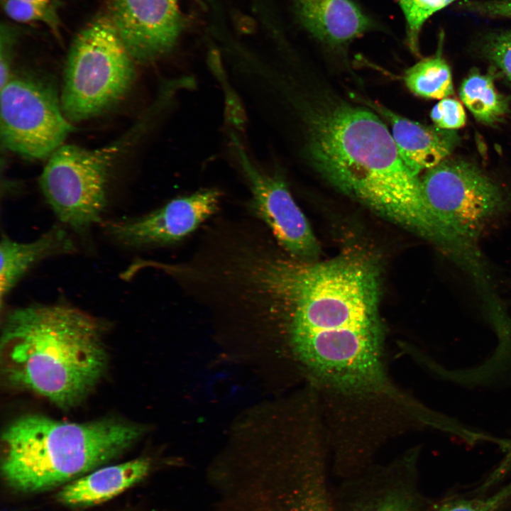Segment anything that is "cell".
<instances>
[{"mask_svg":"<svg viewBox=\"0 0 511 511\" xmlns=\"http://www.w3.org/2000/svg\"><path fill=\"white\" fill-rule=\"evenodd\" d=\"M379 297L368 256L305 260L276 245L248 254L229 292L236 309L278 324L307 387L335 405L368 400L390 380Z\"/></svg>","mask_w":511,"mask_h":511,"instance_id":"cell-1","label":"cell"},{"mask_svg":"<svg viewBox=\"0 0 511 511\" xmlns=\"http://www.w3.org/2000/svg\"><path fill=\"white\" fill-rule=\"evenodd\" d=\"M308 131L309 158L330 184L435 245L444 240L446 228L427 204L420 178L376 114L336 104L314 114Z\"/></svg>","mask_w":511,"mask_h":511,"instance_id":"cell-2","label":"cell"},{"mask_svg":"<svg viewBox=\"0 0 511 511\" xmlns=\"http://www.w3.org/2000/svg\"><path fill=\"white\" fill-rule=\"evenodd\" d=\"M104 331L100 319L65 302L13 309L1 330L2 373L58 407H73L105 372Z\"/></svg>","mask_w":511,"mask_h":511,"instance_id":"cell-3","label":"cell"},{"mask_svg":"<svg viewBox=\"0 0 511 511\" xmlns=\"http://www.w3.org/2000/svg\"><path fill=\"white\" fill-rule=\"evenodd\" d=\"M142 433L141 427L114 419L76 423L22 416L3 432L2 475L17 491L48 490L118 457Z\"/></svg>","mask_w":511,"mask_h":511,"instance_id":"cell-4","label":"cell"},{"mask_svg":"<svg viewBox=\"0 0 511 511\" xmlns=\"http://www.w3.org/2000/svg\"><path fill=\"white\" fill-rule=\"evenodd\" d=\"M329 459L322 442L297 444L267 468L233 474L216 511H332Z\"/></svg>","mask_w":511,"mask_h":511,"instance_id":"cell-5","label":"cell"},{"mask_svg":"<svg viewBox=\"0 0 511 511\" xmlns=\"http://www.w3.org/2000/svg\"><path fill=\"white\" fill-rule=\"evenodd\" d=\"M133 62L109 16L89 23L75 38L65 64L60 97L65 117L80 122L113 106L131 87Z\"/></svg>","mask_w":511,"mask_h":511,"instance_id":"cell-6","label":"cell"},{"mask_svg":"<svg viewBox=\"0 0 511 511\" xmlns=\"http://www.w3.org/2000/svg\"><path fill=\"white\" fill-rule=\"evenodd\" d=\"M137 131L97 148L63 144L48 158L40 189L58 219L78 234L101 221L112 165Z\"/></svg>","mask_w":511,"mask_h":511,"instance_id":"cell-7","label":"cell"},{"mask_svg":"<svg viewBox=\"0 0 511 511\" xmlns=\"http://www.w3.org/2000/svg\"><path fill=\"white\" fill-rule=\"evenodd\" d=\"M420 181L423 196L439 219L475 244L485 226L507 207L500 187L464 160L447 158L427 170Z\"/></svg>","mask_w":511,"mask_h":511,"instance_id":"cell-8","label":"cell"},{"mask_svg":"<svg viewBox=\"0 0 511 511\" xmlns=\"http://www.w3.org/2000/svg\"><path fill=\"white\" fill-rule=\"evenodd\" d=\"M0 116L5 148L31 159L48 158L74 129L55 91L31 76H11L1 87Z\"/></svg>","mask_w":511,"mask_h":511,"instance_id":"cell-9","label":"cell"},{"mask_svg":"<svg viewBox=\"0 0 511 511\" xmlns=\"http://www.w3.org/2000/svg\"><path fill=\"white\" fill-rule=\"evenodd\" d=\"M230 136L236 163L251 191L249 205L256 217L287 253L302 260H317L318 241L283 179L261 170L238 138L233 133Z\"/></svg>","mask_w":511,"mask_h":511,"instance_id":"cell-10","label":"cell"},{"mask_svg":"<svg viewBox=\"0 0 511 511\" xmlns=\"http://www.w3.org/2000/svg\"><path fill=\"white\" fill-rule=\"evenodd\" d=\"M417 451L342 479L331 493L332 511H422L414 478Z\"/></svg>","mask_w":511,"mask_h":511,"instance_id":"cell-11","label":"cell"},{"mask_svg":"<svg viewBox=\"0 0 511 511\" xmlns=\"http://www.w3.org/2000/svg\"><path fill=\"white\" fill-rule=\"evenodd\" d=\"M221 192L205 189L171 199L146 214L108 222L106 232L131 248L165 246L194 232L218 210Z\"/></svg>","mask_w":511,"mask_h":511,"instance_id":"cell-12","label":"cell"},{"mask_svg":"<svg viewBox=\"0 0 511 511\" xmlns=\"http://www.w3.org/2000/svg\"><path fill=\"white\" fill-rule=\"evenodd\" d=\"M177 1H109L108 16L134 62H152L175 46L185 28Z\"/></svg>","mask_w":511,"mask_h":511,"instance_id":"cell-13","label":"cell"},{"mask_svg":"<svg viewBox=\"0 0 511 511\" xmlns=\"http://www.w3.org/2000/svg\"><path fill=\"white\" fill-rule=\"evenodd\" d=\"M297 22L323 45L341 49L383 27L358 0H291Z\"/></svg>","mask_w":511,"mask_h":511,"instance_id":"cell-14","label":"cell"},{"mask_svg":"<svg viewBox=\"0 0 511 511\" xmlns=\"http://www.w3.org/2000/svg\"><path fill=\"white\" fill-rule=\"evenodd\" d=\"M366 103L390 123L400 158L415 175L447 159L459 141L454 130L425 126L397 114L380 104Z\"/></svg>","mask_w":511,"mask_h":511,"instance_id":"cell-15","label":"cell"},{"mask_svg":"<svg viewBox=\"0 0 511 511\" xmlns=\"http://www.w3.org/2000/svg\"><path fill=\"white\" fill-rule=\"evenodd\" d=\"M151 466L148 458H141L99 467L66 483L58 492L57 500L72 507H84L104 502L143 480L150 471Z\"/></svg>","mask_w":511,"mask_h":511,"instance_id":"cell-16","label":"cell"},{"mask_svg":"<svg viewBox=\"0 0 511 511\" xmlns=\"http://www.w3.org/2000/svg\"><path fill=\"white\" fill-rule=\"evenodd\" d=\"M73 240L62 227L55 226L29 242H19L2 235L0 243L1 305L23 276L48 258L72 253Z\"/></svg>","mask_w":511,"mask_h":511,"instance_id":"cell-17","label":"cell"},{"mask_svg":"<svg viewBox=\"0 0 511 511\" xmlns=\"http://www.w3.org/2000/svg\"><path fill=\"white\" fill-rule=\"evenodd\" d=\"M444 33H439L437 52L409 67L403 79L407 87L417 96L442 99L454 94L450 67L441 56Z\"/></svg>","mask_w":511,"mask_h":511,"instance_id":"cell-18","label":"cell"},{"mask_svg":"<svg viewBox=\"0 0 511 511\" xmlns=\"http://www.w3.org/2000/svg\"><path fill=\"white\" fill-rule=\"evenodd\" d=\"M460 97L479 121L493 124L508 111V101L495 89L493 79L478 71L472 72L462 82Z\"/></svg>","mask_w":511,"mask_h":511,"instance_id":"cell-19","label":"cell"},{"mask_svg":"<svg viewBox=\"0 0 511 511\" xmlns=\"http://www.w3.org/2000/svg\"><path fill=\"white\" fill-rule=\"evenodd\" d=\"M459 1L396 0L405 19V42L412 53L420 55V35L426 22L435 13Z\"/></svg>","mask_w":511,"mask_h":511,"instance_id":"cell-20","label":"cell"},{"mask_svg":"<svg viewBox=\"0 0 511 511\" xmlns=\"http://www.w3.org/2000/svg\"><path fill=\"white\" fill-rule=\"evenodd\" d=\"M478 45L481 54L498 67L511 84V28L483 33Z\"/></svg>","mask_w":511,"mask_h":511,"instance_id":"cell-21","label":"cell"},{"mask_svg":"<svg viewBox=\"0 0 511 511\" xmlns=\"http://www.w3.org/2000/svg\"><path fill=\"white\" fill-rule=\"evenodd\" d=\"M3 8L6 15L18 22L40 21L57 31L58 18L53 4L45 5L20 0H3Z\"/></svg>","mask_w":511,"mask_h":511,"instance_id":"cell-22","label":"cell"},{"mask_svg":"<svg viewBox=\"0 0 511 511\" xmlns=\"http://www.w3.org/2000/svg\"><path fill=\"white\" fill-rule=\"evenodd\" d=\"M510 498L511 481L490 495L446 500L434 511H498Z\"/></svg>","mask_w":511,"mask_h":511,"instance_id":"cell-23","label":"cell"},{"mask_svg":"<svg viewBox=\"0 0 511 511\" xmlns=\"http://www.w3.org/2000/svg\"><path fill=\"white\" fill-rule=\"evenodd\" d=\"M454 6L461 13L482 18L511 20V0H461Z\"/></svg>","mask_w":511,"mask_h":511,"instance_id":"cell-24","label":"cell"},{"mask_svg":"<svg viewBox=\"0 0 511 511\" xmlns=\"http://www.w3.org/2000/svg\"><path fill=\"white\" fill-rule=\"evenodd\" d=\"M431 119L438 128L455 130L464 126L466 113L462 104L456 99L444 98L432 109Z\"/></svg>","mask_w":511,"mask_h":511,"instance_id":"cell-25","label":"cell"},{"mask_svg":"<svg viewBox=\"0 0 511 511\" xmlns=\"http://www.w3.org/2000/svg\"><path fill=\"white\" fill-rule=\"evenodd\" d=\"M11 33L8 29L1 27V59H0V85L2 87L9 79L10 75V47L11 45Z\"/></svg>","mask_w":511,"mask_h":511,"instance_id":"cell-26","label":"cell"},{"mask_svg":"<svg viewBox=\"0 0 511 511\" xmlns=\"http://www.w3.org/2000/svg\"><path fill=\"white\" fill-rule=\"evenodd\" d=\"M20 1L33 3V4H45V5L53 4V0H20Z\"/></svg>","mask_w":511,"mask_h":511,"instance_id":"cell-27","label":"cell"},{"mask_svg":"<svg viewBox=\"0 0 511 511\" xmlns=\"http://www.w3.org/2000/svg\"><path fill=\"white\" fill-rule=\"evenodd\" d=\"M510 459H511V448H510V449L509 455H508L507 457L506 458V461L509 462Z\"/></svg>","mask_w":511,"mask_h":511,"instance_id":"cell-28","label":"cell"}]
</instances>
